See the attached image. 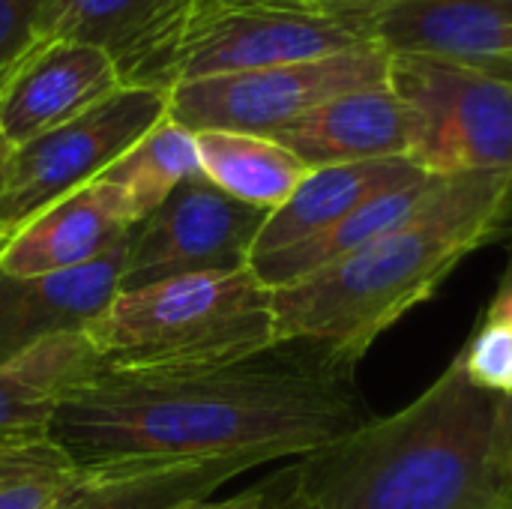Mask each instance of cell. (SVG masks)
I'll return each mask as SVG.
<instances>
[{
  "label": "cell",
  "instance_id": "cell-1",
  "mask_svg": "<svg viewBox=\"0 0 512 509\" xmlns=\"http://www.w3.org/2000/svg\"><path fill=\"white\" fill-rule=\"evenodd\" d=\"M369 420L351 372L276 345L225 366L102 369L57 408L48 441L90 471L228 453L303 459Z\"/></svg>",
  "mask_w": 512,
  "mask_h": 509
},
{
  "label": "cell",
  "instance_id": "cell-2",
  "mask_svg": "<svg viewBox=\"0 0 512 509\" xmlns=\"http://www.w3.org/2000/svg\"><path fill=\"white\" fill-rule=\"evenodd\" d=\"M512 171L435 177L423 204L393 231L330 267L273 291L276 345L354 363L483 243L504 237Z\"/></svg>",
  "mask_w": 512,
  "mask_h": 509
},
{
  "label": "cell",
  "instance_id": "cell-3",
  "mask_svg": "<svg viewBox=\"0 0 512 509\" xmlns=\"http://www.w3.org/2000/svg\"><path fill=\"white\" fill-rule=\"evenodd\" d=\"M498 405L456 357L411 405L303 456L288 477L321 509H512Z\"/></svg>",
  "mask_w": 512,
  "mask_h": 509
},
{
  "label": "cell",
  "instance_id": "cell-4",
  "mask_svg": "<svg viewBox=\"0 0 512 509\" xmlns=\"http://www.w3.org/2000/svg\"><path fill=\"white\" fill-rule=\"evenodd\" d=\"M360 48H375L363 12L318 0H183L114 63L123 87L171 90Z\"/></svg>",
  "mask_w": 512,
  "mask_h": 509
},
{
  "label": "cell",
  "instance_id": "cell-5",
  "mask_svg": "<svg viewBox=\"0 0 512 509\" xmlns=\"http://www.w3.org/2000/svg\"><path fill=\"white\" fill-rule=\"evenodd\" d=\"M84 336L111 372L225 366L276 348L273 291L252 267L117 291Z\"/></svg>",
  "mask_w": 512,
  "mask_h": 509
},
{
  "label": "cell",
  "instance_id": "cell-6",
  "mask_svg": "<svg viewBox=\"0 0 512 509\" xmlns=\"http://www.w3.org/2000/svg\"><path fill=\"white\" fill-rule=\"evenodd\" d=\"M387 87L408 117V159L435 177L512 171V78L390 54Z\"/></svg>",
  "mask_w": 512,
  "mask_h": 509
},
{
  "label": "cell",
  "instance_id": "cell-7",
  "mask_svg": "<svg viewBox=\"0 0 512 509\" xmlns=\"http://www.w3.org/2000/svg\"><path fill=\"white\" fill-rule=\"evenodd\" d=\"M165 117L168 90L120 87L69 123L12 147L0 198V228L15 234L60 198L99 180Z\"/></svg>",
  "mask_w": 512,
  "mask_h": 509
},
{
  "label": "cell",
  "instance_id": "cell-8",
  "mask_svg": "<svg viewBox=\"0 0 512 509\" xmlns=\"http://www.w3.org/2000/svg\"><path fill=\"white\" fill-rule=\"evenodd\" d=\"M390 54L360 48L306 63H285L186 81L168 90V117L189 132L276 135L312 108L354 90L387 84Z\"/></svg>",
  "mask_w": 512,
  "mask_h": 509
},
{
  "label": "cell",
  "instance_id": "cell-9",
  "mask_svg": "<svg viewBox=\"0 0 512 509\" xmlns=\"http://www.w3.org/2000/svg\"><path fill=\"white\" fill-rule=\"evenodd\" d=\"M264 222V210L231 198L204 174H195L132 228L117 291L243 270L252 261Z\"/></svg>",
  "mask_w": 512,
  "mask_h": 509
},
{
  "label": "cell",
  "instance_id": "cell-10",
  "mask_svg": "<svg viewBox=\"0 0 512 509\" xmlns=\"http://www.w3.org/2000/svg\"><path fill=\"white\" fill-rule=\"evenodd\" d=\"M363 15L372 45L387 54L512 69V0H396Z\"/></svg>",
  "mask_w": 512,
  "mask_h": 509
},
{
  "label": "cell",
  "instance_id": "cell-11",
  "mask_svg": "<svg viewBox=\"0 0 512 509\" xmlns=\"http://www.w3.org/2000/svg\"><path fill=\"white\" fill-rule=\"evenodd\" d=\"M120 87V69L108 51L84 42H42L0 90V135L9 147H21Z\"/></svg>",
  "mask_w": 512,
  "mask_h": 509
},
{
  "label": "cell",
  "instance_id": "cell-12",
  "mask_svg": "<svg viewBox=\"0 0 512 509\" xmlns=\"http://www.w3.org/2000/svg\"><path fill=\"white\" fill-rule=\"evenodd\" d=\"M138 222L117 186L93 180L21 225L0 255V270L9 276H51L87 267L123 243Z\"/></svg>",
  "mask_w": 512,
  "mask_h": 509
},
{
  "label": "cell",
  "instance_id": "cell-13",
  "mask_svg": "<svg viewBox=\"0 0 512 509\" xmlns=\"http://www.w3.org/2000/svg\"><path fill=\"white\" fill-rule=\"evenodd\" d=\"M126 246L117 243L99 261L51 276H9L0 270V363L57 333H84L117 297Z\"/></svg>",
  "mask_w": 512,
  "mask_h": 509
},
{
  "label": "cell",
  "instance_id": "cell-14",
  "mask_svg": "<svg viewBox=\"0 0 512 509\" xmlns=\"http://www.w3.org/2000/svg\"><path fill=\"white\" fill-rule=\"evenodd\" d=\"M270 138L288 147L306 168L408 159V117L387 84L342 93Z\"/></svg>",
  "mask_w": 512,
  "mask_h": 509
},
{
  "label": "cell",
  "instance_id": "cell-15",
  "mask_svg": "<svg viewBox=\"0 0 512 509\" xmlns=\"http://www.w3.org/2000/svg\"><path fill=\"white\" fill-rule=\"evenodd\" d=\"M84 333H57L0 363V447L48 438L57 408L102 372Z\"/></svg>",
  "mask_w": 512,
  "mask_h": 509
},
{
  "label": "cell",
  "instance_id": "cell-16",
  "mask_svg": "<svg viewBox=\"0 0 512 509\" xmlns=\"http://www.w3.org/2000/svg\"><path fill=\"white\" fill-rule=\"evenodd\" d=\"M429 174L417 168L411 159H375V162H351V165H327L309 168L291 198L267 213V222L258 234L255 255L279 252L297 246L321 231L333 228L366 201L420 183Z\"/></svg>",
  "mask_w": 512,
  "mask_h": 509
},
{
  "label": "cell",
  "instance_id": "cell-17",
  "mask_svg": "<svg viewBox=\"0 0 512 509\" xmlns=\"http://www.w3.org/2000/svg\"><path fill=\"white\" fill-rule=\"evenodd\" d=\"M273 462L264 453H228L207 459L147 462L90 471L57 509H174L210 498L222 483Z\"/></svg>",
  "mask_w": 512,
  "mask_h": 509
},
{
  "label": "cell",
  "instance_id": "cell-18",
  "mask_svg": "<svg viewBox=\"0 0 512 509\" xmlns=\"http://www.w3.org/2000/svg\"><path fill=\"white\" fill-rule=\"evenodd\" d=\"M435 174H429L420 183L384 192L372 201H366L360 210H354L351 216H345L342 222H336L333 228L321 231L318 237H309L297 246L279 249V252H267V255H255L249 261L252 273L270 288H285L291 282H300L324 267H330L333 261L363 249L366 243L384 237L387 231L399 228L429 195Z\"/></svg>",
  "mask_w": 512,
  "mask_h": 509
},
{
  "label": "cell",
  "instance_id": "cell-19",
  "mask_svg": "<svg viewBox=\"0 0 512 509\" xmlns=\"http://www.w3.org/2000/svg\"><path fill=\"white\" fill-rule=\"evenodd\" d=\"M201 174L231 198L273 213L282 207L309 168L276 138L249 132H195Z\"/></svg>",
  "mask_w": 512,
  "mask_h": 509
},
{
  "label": "cell",
  "instance_id": "cell-20",
  "mask_svg": "<svg viewBox=\"0 0 512 509\" xmlns=\"http://www.w3.org/2000/svg\"><path fill=\"white\" fill-rule=\"evenodd\" d=\"M201 174L195 132L171 117L132 144L99 180L117 186L138 219H147L180 183Z\"/></svg>",
  "mask_w": 512,
  "mask_h": 509
},
{
  "label": "cell",
  "instance_id": "cell-21",
  "mask_svg": "<svg viewBox=\"0 0 512 509\" xmlns=\"http://www.w3.org/2000/svg\"><path fill=\"white\" fill-rule=\"evenodd\" d=\"M183 0H51L45 42H84L114 60Z\"/></svg>",
  "mask_w": 512,
  "mask_h": 509
},
{
  "label": "cell",
  "instance_id": "cell-22",
  "mask_svg": "<svg viewBox=\"0 0 512 509\" xmlns=\"http://www.w3.org/2000/svg\"><path fill=\"white\" fill-rule=\"evenodd\" d=\"M87 477L54 441L0 447V509H57Z\"/></svg>",
  "mask_w": 512,
  "mask_h": 509
},
{
  "label": "cell",
  "instance_id": "cell-23",
  "mask_svg": "<svg viewBox=\"0 0 512 509\" xmlns=\"http://www.w3.org/2000/svg\"><path fill=\"white\" fill-rule=\"evenodd\" d=\"M465 372L489 393L512 396V324L510 321H489L462 351Z\"/></svg>",
  "mask_w": 512,
  "mask_h": 509
},
{
  "label": "cell",
  "instance_id": "cell-24",
  "mask_svg": "<svg viewBox=\"0 0 512 509\" xmlns=\"http://www.w3.org/2000/svg\"><path fill=\"white\" fill-rule=\"evenodd\" d=\"M51 0H0V75L39 48Z\"/></svg>",
  "mask_w": 512,
  "mask_h": 509
},
{
  "label": "cell",
  "instance_id": "cell-25",
  "mask_svg": "<svg viewBox=\"0 0 512 509\" xmlns=\"http://www.w3.org/2000/svg\"><path fill=\"white\" fill-rule=\"evenodd\" d=\"M264 489H267V504H264V509H321L294 489L288 471H282L273 480H267Z\"/></svg>",
  "mask_w": 512,
  "mask_h": 509
},
{
  "label": "cell",
  "instance_id": "cell-26",
  "mask_svg": "<svg viewBox=\"0 0 512 509\" xmlns=\"http://www.w3.org/2000/svg\"><path fill=\"white\" fill-rule=\"evenodd\" d=\"M495 447H498V465L504 480L512 489V396H504L498 405V435H495Z\"/></svg>",
  "mask_w": 512,
  "mask_h": 509
},
{
  "label": "cell",
  "instance_id": "cell-27",
  "mask_svg": "<svg viewBox=\"0 0 512 509\" xmlns=\"http://www.w3.org/2000/svg\"><path fill=\"white\" fill-rule=\"evenodd\" d=\"M264 504H267V489L261 483V486L246 489V492H240L234 498H225V501L204 498V501H189V504H180V507L174 509H264Z\"/></svg>",
  "mask_w": 512,
  "mask_h": 509
},
{
  "label": "cell",
  "instance_id": "cell-28",
  "mask_svg": "<svg viewBox=\"0 0 512 509\" xmlns=\"http://www.w3.org/2000/svg\"><path fill=\"white\" fill-rule=\"evenodd\" d=\"M318 3H327L336 9H351V12H372V9H381V6L396 3V0H318Z\"/></svg>",
  "mask_w": 512,
  "mask_h": 509
},
{
  "label": "cell",
  "instance_id": "cell-29",
  "mask_svg": "<svg viewBox=\"0 0 512 509\" xmlns=\"http://www.w3.org/2000/svg\"><path fill=\"white\" fill-rule=\"evenodd\" d=\"M9 156H12V147H9V141L0 135V198H3V186H6V168H9Z\"/></svg>",
  "mask_w": 512,
  "mask_h": 509
},
{
  "label": "cell",
  "instance_id": "cell-30",
  "mask_svg": "<svg viewBox=\"0 0 512 509\" xmlns=\"http://www.w3.org/2000/svg\"><path fill=\"white\" fill-rule=\"evenodd\" d=\"M495 300H512V252L510 261H507V270H504V279H501V285H498Z\"/></svg>",
  "mask_w": 512,
  "mask_h": 509
},
{
  "label": "cell",
  "instance_id": "cell-31",
  "mask_svg": "<svg viewBox=\"0 0 512 509\" xmlns=\"http://www.w3.org/2000/svg\"><path fill=\"white\" fill-rule=\"evenodd\" d=\"M507 78H512V69L510 72H504ZM504 234H512V195H510V204H507V213H504Z\"/></svg>",
  "mask_w": 512,
  "mask_h": 509
},
{
  "label": "cell",
  "instance_id": "cell-32",
  "mask_svg": "<svg viewBox=\"0 0 512 509\" xmlns=\"http://www.w3.org/2000/svg\"><path fill=\"white\" fill-rule=\"evenodd\" d=\"M9 237H12V231L0 228V255H3V249H6V243H9Z\"/></svg>",
  "mask_w": 512,
  "mask_h": 509
},
{
  "label": "cell",
  "instance_id": "cell-33",
  "mask_svg": "<svg viewBox=\"0 0 512 509\" xmlns=\"http://www.w3.org/2000/svg\"><path fill=\"white\" fill-rule=\"evenodd\" d=\"M15 69H18V66H15ZM15 69H9V72H6V75H0V90H3V84H6V81H9V75H12V72H15Z\"/></svg>",
  "mask_w": 512,
  "mask_h": 509
}]
</instances>
